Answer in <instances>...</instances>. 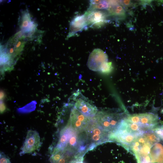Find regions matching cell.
<instances>
[{"mask_svg":"<svg viewBox=\"0 0 163 163\" xmlns=\"http://www.w3.org/2000/svg\"><path fill=\"white\" fill-rule=\"evenodd\" d=\"M92 118L85 131L89 149L107 142L112 141L111 133L102 128L97 123L95 118Z\"/></svg>","mask_w":163,"mask_h":163,"instance_id":"1","label":"cell"},{"mask_svg":"<svg viewBox=\"0 0 163 163\" xmlns=\"http://www.w3.org/2000/svg\"><path fill=\"white\" fill-rule=\"evenodd\" d=\"M150 157L151 163H163V145L158 142L154 145Z\"/></svg>","mask_w":163,"mask_h":163,"instance_id":"12","label":"cell"},{"mask_svg":"<svg viewBox=\"0 0 163 163\" xmlns=\"http://www.w3.org/2000/svg\"><path fill=\"white\" fill-rule=\"evenodd\" d=\"M121 3L126 5H130V1L129 0H123L121 2Z\"/></svg>","mask_w":163,"mask_h":163,"instance_id":"20","label":"cell"},{"mask_svg":"<svg viewBox=\"0 0 163 163\" xmlns=\"http://www.w3.org/2000/svg\"><path fill=\"white\" fill-rule=\"evenodd\" d=\"M19 21L21 32L23 35L26 37L32 35L35 32L37 25L31 20L30 13L28 11H23Z\"/></svg>","mask_w":163,"mask_h":163,"instance_id":"7","label":"cell"},{"mask_svg":"<svg viewBox=\"0 0 163 163\" xmlns=\"http://www.w3.org/2000/svg\"><path fill=\"white\" fill-rule=\"evenodd\" d=\"M75 131L70 125L66 126L61 131L59 141L52 154L66 148L70 138Z\"/></svg>","mask_w":163,"mask_h":163,"instance_id":"11","label":"cell"},{"mask_svg":"<svg viewBox=\"0 0 163 163\" xmlns=\"http://www.w3.org/2000/svg\"><path fill=\"white\" fill-rule=\"evenodd\" d=\"M85 14L88 27H100L107 21L106 13L100 10L87 11Z\"/></svg>","mask_w":163,"mask_h":163,"instance_id":"8","label":"cell"},{"mask_svg":"<svg viewBox=\"0 0 163 163\" xmlns=\"http://www.w3.org/2000/svg\"><path fill=\"white\" fill-rule=\"evenodd\" d=\"M139 120L137 124L143 130H152L159 123L158 116L152 113H139Z\"/></svg>","mask_w":163,"mask_h":163,"instance_id":"9","label":"cell"},{"mask_svg":"<svg viewBox=\"0 0 163 163\" xmlns=\"http://www.w3.org/2000/svg\"><path fill=\"white\" fill-rule=\"evenodd\" d=\"M1 106H0V110H1V112L2 113L5 110V105H4V103H2H2H1Z\"/></svg>","mask_w":163,"mask_h":163,"instance_id":"19","label":"cell"},{"mask_svg":"<svg viewBox=\"0 0 163 163\" xmlns=\"http://www.w3.org/2000/svg\"><path fill=\"white\" fill-rule=\"evenodd\" d=\"M108 1L104 0L90 1L89 7L87 11L100 10L109 8Z\"/></svg>","mask_w":163,"mask_h":163,"instance_id":"13","label":"cell"},{"mask_svg":"<svg viewBox=\"0 0 163 163\" xmlns=\"http://www.w3.org/2000/svg\"><path fill=\"white\" fill-rule=\"evenodd\" d=\"M108 60V56L106 53L101 49H95L90 54L87 65L92 71H99L102 65Z\"/></svg>","mask_w":163,"mask_h":163,"instance_id":"6","label":"cell"},{"mask_svg":"<svg viewBox=\"0 0 163 163\" xmlns=\"http://www.w3.org/2000/svg\"><path fill=\"white\" fill-rule=\"evenodd\" d=\"M92 118L85 116L74 106L71 112L69 124L75 131L82 132L85 131Z\"/></svg>","mask_w":163,"mask_h":163,"instance_id":"4","label":"cell"},{"mask_svg":"<svg viewBox=\"0 0 163 163\" xmlns=\"http://www.w3.org/2000/svg\"><path fill=\"white\" fill-rule=\"evenodd\" d=\"M163 141V126L161 124L158 125L152 130Z\"/></svg>","mask_w":163,"mask_h":163,"instance_id":"17","label":"cell"},{"mask_svg":"<svg viewBox=\"0 0 163 163\" xmlns=\"http://www.w3.org/2000/svg\"><path fill=\"white\" fill-rule=\"evenodd\" d=\"M0 163H11L9 157L2 152L0 154Z\"/></svg>","mask_w":163,"mask_h":163,"instance_id":"18","label":"cell"},{"mask_svg":"<svg viewBox=\"0 0 163 163\" xmlns=\"http://www.w3.org/2000/svg\"><path fill=\"white\" fill-rule=\"evenodd\" d=\"M40 138L38 132L35 130H28L20 155L30 153L35 151L40 147Z\"/></svg>","mask_w":163,"mask_h":163,"instance_id":"5","label":"cell"},{"mask_svg":"<svg viewBox=\"0 0 163 163\" xmlns=\"http://www.w3.org/2000/svg\"><path fill=\"white\" fill-rule=\"evenodd\" d=\"M36 104L37 103L35 101H33L22 107L18 109L17 111L18 113H30L35 110Z\"/></svg>","mask_w":163,"mask_h":163,"instance_id":"15","label":"cell"},{"mask_svg":"<svg viewBox=\"0 0 163 163\" xmlns=\"http://www.w3.org/2000/svg\"><path fill=\"white\" fill-rule=\"evenodd\" d=\"M87 27V17L85 13L75 16L70 23L67 37L69 38L74 36L77 33L81 32Z\"/></svg>","mask_w":163,"mask_h":163,"instance_id":"10","label":"cell"},{"mask_svg":"<svg viewBox=\"0 0 163 163\" xmlns=\"http://www.w3.org/2000/svg\"><path fill=\"white\" fill-rule=\"evenodd\" d=\"M113 69L111 62H105L101 66L100 72L104 74H109L112 72Z\"/></svg>","mask_w":163,"mask_h":163,"instance_id":"16","label":"cell"},{"mask_svg":"<svg viewBox=\"0 0 163 163\" xmlns=\"http://www.w3.org/2000/svg\"><path fill=\"white\" fill-rule=\"evenodd\" d=\"M94 117L102 128L112 133L116 130L125 117L121 113L102 110L97 112Z\"/></svg>","mask_w":163,"mask_h":163,"instance_id":"2","label":"cell"},{"mask_svg":"<svg viewBox=\"0 0 163 163\" xmlns=\"http://www.w3.org/2000/svg\"><path fill=\"white\" fill-rule=\"evenodd\" d=\"M109 11L111 14L113 16H120L124 15L125 11L123 7L117 5L115 6H110Z\"/></svg>","mask_w":163,"mask_h":163,"instance_id":"14","label":"cell"},{"mask_svg":"<svg viewBox=\"0 0 163 163\" xmlns=\"http://www.w3.org/2000/svg\"><path fill=\"white\" fill-rule=\"evenodd\" d=\"M82 160L83 159H78L74 161L72 163H84Z\"/></svg>","mask_w":163,"mask_h":163,"instance_id":"21","label":"cell"},{"mask_svg":"<svg viewBox=\"0 0 163 163\" xmlns=\"http://www.w3.org/2000/svg\"><path fill=\"white\" fill-rule=\"evenodd\" d=\"M74 101V107L85 116L92 118L97 112L96 107L91 103L79 91L74 92L70 98Z\"/></svg>","mask_w":163,"mask_h":163,"instance_id":"3","label":"cell"}]
</instances>
